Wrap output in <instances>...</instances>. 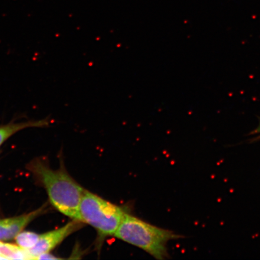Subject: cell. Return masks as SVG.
I'll list each match as a JSON object with an SVG mask.
<instances>
[{"mask_svg": "<svg viewBox=\"0 0 260 260\" xmlns=\"http://www.w3.org/2000/svg\"><path fill=\"white\" fill-rule=\"evenodd\" d=\"M40 235L30 232H21L15 237L16 242L21 248L28 251L37 245Z\"/></svg>", "mask_w": 260, "mask_h": 260, "instance_id": "cell-8", "label": "cell"}, {"mask_svg": "<svg viewBox=\"0 0 260 260\" xmlns=\"http://www.w3.org/2000/svg\"><path fill=\"white\" fill-rule=\"evenodd\" d=\"M44 211V208H41L30 213L22 215L0 219V241L14 239L22 232L36 217L40 216Z\"/></svg>", "mask_w": 260, "mask_h": 260, "instance_id": "cell-5", "label": "cell"}, {"mask_svg": "<svg viewBox=\"0 0 260 260\" xmlns=\"http://www.w3.org/2000/svg\"><path fill=\"white\" fill-rule=\"evenodd\" d=\"M28 170L43 185L51 203L58 211L73 220L81 222L80 206L85 189L63 168L52 170L39 159L29 164Z\"/></svg>", "mask_w": 260, "mask_h": 260, "instance_id": "cell-1", "label": "cell"}, {"mask_svg": "<svg viewBox=\"0 0 260 260\" xmlns=\"http://www.w3.org/2000/svg\"><path fill=\"white\" fill-rule=\"evenodd\" d=\"M114 236L144 250L158 259L168 258V243L181 237L171 231L151 225L127 213Z\"/></svg>", "mask_w": 260, "mask_h": 260, "instance_id": "cell-2", "label": "cell"}, {"mask_svg": "<svg viewBox=\"0 0 260 260\" xmlns=\"http://www.w3.org/2000/svg\"><path fill=\"white\" fill-rule=\"evenodd\" d=\"M126 213L122 208L84 190L80 206L81 222L96 230L100 245L107 237L115 236Z\"/></svg>", "mask_w": 260, "mask_h": 260, "instance_id": "cell-3", "label": "cell"}, {"mask_svg": "<svg viewBox=\"0 0 260 260\" xmlns=\"http://www.w3.org/2000/svg\"><path fill=\"white\" fill-rule=\"evenodd\" d=\"M0 255L6 259H32L26 250L2 241H0Z\"/></svg>", "mask_w": 260, "mask_h": 260, "instance_id": "cell-7", "label": "cell"}, {"mask_svg": "<svg viewBox=\"0 0 260 260\" xmlns=\"http://www.w3.org/2000/svg\"><path fill=\"white\" fill-rule=\"evenodd\" d=\"M256 139H260V136H259L258 137L256 138Z\"/></svg>", "mask_w": 260, "mask_h": 260, "instance_id": "cell-11", "label": "cell"}, {"mask_svg": "<svg viewBox=\"0 0 260 260\" xmlns=\"http://www.w3.org/2000/svg\"><path fill=\"white\" fill-rule=\"evenodd\" d=\"M0 259H6V258L3 257V256L2 255H0Z\"/></svg>", "mask_w": 260, "mask_h": 260, "instance_id": "cell-10", "label": "cell"}, {"mask_svg": "<svg viewBox=\"0 0 260 260\" xmlns=\"http://www.w3.org/2000/svg\"><path fill=\"white\" fill-rule=\"evenodd\" d=\"M49 125L47 120L40 121H28L20 122H11L0 126V146L7 141L11 136L21 130L32 127H45Z\"/></svg>", "mask_w": 260, "mask_h": 260, "instance_id": "cell-6", "label": "cell"}, {"mask_svg": "<svg viewBox=\"0 0 260 260\" xmlns=\"http://www.w3.org/2000/svg\"><path fill=\"white\" fill-rule=\"evenodd\" d=\"M59 259L57 257H56V256H54L53 255H52L48 253H42V254H41L40 255H39L37 256V258L36 259Z\"/></svg>", "mask_w": 260, "mask_h": 260, "instance_id": "cell-9", "label": "cell"}, {"mask_svg": "<svg viewBox=\"0 0 260 260\" xmlns=\"http://www.w3.org/2000/svg\"><path fill=\"white\" fill-rule=\"evenodd\" d=\"M81 221L73 220L71 222L52 232H47L40 235V239L34 248L27 251L32 259H36L37 256L45 253H50L67 237L83 227Z\"/></svg>", "mask_w": 260, "mask_h": 260, "instance_id": "cell-4", "label": "cell"}]
</instances>
